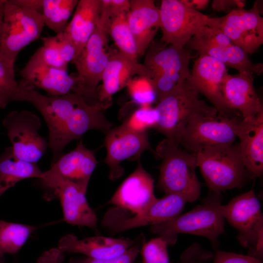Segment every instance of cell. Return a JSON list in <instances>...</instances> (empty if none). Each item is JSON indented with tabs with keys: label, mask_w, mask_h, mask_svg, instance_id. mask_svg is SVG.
<instances>
[{
	"label": "cell",
	"mask_w": 263,
	"mask_h": 263,
	"mask_svg": "<svg viewBox=\"0 0 263 263\" xmlns=\"http://www.w3.org/2000/svg\"><path fill=\"white\" fill-rule=\"evenodd\" d=\"M19 84V101L33 105L47 125L48 146L53 154V163L63 155L64 148L72 140L80 138L90 130L107 132L113 126L103 114V111L106 108L101 104H89L75 93L55 96L44 95L21 79Z\"/></svg>",
	"instance_id": "obj_1"
},
{
	"label": "cell",
	"mask_w": 263,
	"mask_h": 263,
	"mask_svg": "<svg viewBox=\"0 0 263 263\" xmlns=\"http://www.w3.org/2000/svg\"><path fill=\"white\" fill-rule=\"evenodd\" d=\"M222 199L221 193L210 191L201 204L188 212L151 225L150 230L168 246L175 244L178 234L184 233L204 237L216 248L219 236L225 233V219L221 211Z\"/></svg>",
	"instance_id": "obj_2"
},
{
	"label": "cell",
	"mask_w": 263,
	"mask_h": 263,
	"mask_svg": "<svg viewBox=\"0 0 263 263\" xmlns=\"http://www.w3.org/2000/svg\"><path fill=\"white\" fill-rule=\"evenodd\" d=\"M158 120L154 129L166 139L179 145L182 133L194 115L215 116L216 109L201 99L188 78L173 91L157 101L155 107Z\"/></svg>",
	"instance_id": "obj_3"
},
{
	"label": "cell",
	"mask_w": 263,
	"mask_h": 263,
	"mask_svg": "<svg viewBox=\"0 0 263 263\" xmlns=\"http://www.w3.org/2000/svg\"><path fill=\"white\" fill-rule=\"evenodd\" d=\"M155 151L156 157L162 160L157 182L159 189L166 194L180 195L187 203L197 200L201 186L195 171V155L166 138L158 144Z\"/></svg>",
	"instance_id": "obj_4"
},
{
	"label": "cell",
	"mask_w": 263,
	"mask_h": 263,
	"mask_svg": "<svg viewBox=\"0 0 263 263\" xmlns=\"http://www.w3.org/2000/svg\"><path fill=\"white\" fill-rule=\"evenodd\" d=\"M111 18L100 10L97 25L79 56L72 62L77 70L78 82L75 93L89 104H94L96 89L110 56L106 52Z\"/></svg>",
	"instance_id": "obj_5"
},
{
	"label": "cell",
	"mask_w": 263,
	"mask_h": 263,
	"mask_svg": "<svg viewBox=\"0 0 263 263\" xmlns=\"http://www.w3.org/2000/svg\"><path fill=\"white\" fill-rule=\"evenodd\" d=\"M210 190L221 193L242 188L250 176L242 161L239 144L206 149L193 153Z\"/></svg>",
	"instance_id": "obj_6"
},
{
	"label": "cell",
	"mask_w": 263,
	"mask_h": 263,
	"mask_svg": "<svg viewBox=\"0 0 263 263\" xmlns=\"http://www.w3.org/2000/svg\"><path fill=\"white\" fill-rule=\"evenodd\" d=\"M225 219L238 231L241 245L248 248L247 255L263 261V215L253 190L238 195L226 205H221Z\"/></svg>",
	"instance_id": "obj_7"
},
{
	"label": "cell",
	"mask_w": 263,
	"mask_h": 263,
	"mask_svg": "<svg viewBox=\"0 0 263 263\" xmlns=\"http://www.w3.org/2000/svg\"><path fill=\"white\" fill-rule=\"evenodd\" d=\"M191 50L162 42L150 47L144 65L151 73L157 101L173 91L190 75Z\"/></svg>",
	"instance_id": "obj_8"
},
{
	"label": "cell",
	"mask_w": 263,
	"mask_h": 263,
	"mask_svg": "<svg viewBox=\"0 0 263 263\" xmlns=\"http://www.w3.org/2000/svg\"><path fill=\"white\" fill-rule=\"evenodd\" d=\"M44 25L35 10L4 0L0 52L15 62L20 52L40 37Z\"/></svg>",
	"instance_id": "obj_9"
},
{
	"label": "cell",
	"mask_w": 263,
	"mask_h": 263,
	"mask_svg": "<svg viewBox=\"0 0 263 263\" xmlns=\"http://www.w3.org/2000/svg\"><path fill=\"white\" fill-rule=\"evenodd\" d=\"M242 116L226 117L218 114H196L191 117L180 140L191 153L213 148L233 145Z\"/></svg>",
	"instance_id": "obj_10"
},
{
	"label": "cell",
	"mask_w": 263,
	"mask_h": 263,
	"mask_svg": "<svg viewBox=\"0 0 263 263\" xmlns=\"http://www.w3.org/2000/svg\"><path fill=\"white\" fill-rule=\"evenodd\" d=\"M2 124L17 158L33 163L41 159L48 143L38 133L41 123L38 115L27 110L13 111L4 118Z\"/></svg>",
	"instance_id": "obj_11"
},
{
	"label": "cell",
	"mask_w": 263,
	"mask_h": 263,
	"mask_svg": "<svg viewBox=\"0 0 263 263\" xmlns=\"http://www.w3.org/2000/svg\"><path fill=\"white\" fill-rule=\"evenodd\" d=\"M161 42L184 47L210 17L186 5L182 0H162L159 8Z\"/></svg>",
	"instance_id": "obj_12"
},
{
	"label": "cell",
	"mask_w": 263,
	"mask_h": 263,
	"mask_svg": "<svg viewBox=\"0 0 263 263\" xmlns=\"http://www.w3.org/2000/svg\"><path fill=\"white\" fill-rule=\"evenodd\" d=\"M207 26L221 31L248 55L263 43V18L258 1L250 9H235L222 17L210 18Z\"/></svg>",
	"instance_id": "obj_13"
},
{
	"label": "cell",
	"mask_w": 263,
	"mask_h": 263,
	"mask_svg": "<svg viewBox=\"0 0 263 263\" xmlns=\"http://www.w3.org/2000/svg\"><path fill=\"white\" fill-rule=\"evenodd\" d=\"M187 203L183 197L166 194L158 199L144 212L135 215H125L107 210L101 225L110 234L114 235L131 229L152 225L180 215Z\"/></svg>",
	"instance_id": "obj_14"
},
{
	"label": "cell",
	"mask_w": 263,
	"mask_h": 263,
	"mask_svg": "<svg viewBox=\"0 0 263 263\" xmlns=\"http://www.w3.org/2000/svg\"><path fill=\"white\" fill-rule=\"evenodd\" d=\"M156 199L154 180L138 160L135 169L121 183L107 204L113 206L109 210L131 216L144 212Z\"/></svg>",
	"instance_id": "obj_15"
},
{
	"label": "cell",
	"mask_w": 263,
	"mask_h": 263,
	"mask_svg": "<svg viewBox=\"0 0 263 263\" xmlns=\"http://www.w3.org/2000/svg\"><path fill=\"white\" fill-rule=\"evenodd\" d=\"M227 74L226 67L221 62L210 56L199 55L188 79L197 92L211 102L218 115L231 118L241 116L229 106L223 95L222 82Z\"/></svg>",
	"instance_id": "obj_16"
},
{
	"label": "cell",
	"mask_w": 263,
	"mask_h": 263,
	"mask_svg": "<svg viewBox=\"0 0 263 263\" xmlns=\"http://www.w3.org/2000/svg\"><path fill=\"white\" fill-rule=\"evenodd\" d=\"M97 163L93 151L80 141L73 150L52 163L50 169L43 172L39 179L45 188L52 190L62 180L73 182L87 189Z\"/></svg>",
	"instance_id": "obj_17"
},
{
	"label": "cell",
	"mask_w": 263,
	"mask_h": 263,
	"mask_svg": "<svg viewBox=\"0 0 263 263\" xmlns=\"http://www.w3.org/2000/svg\"><path fill=\"white\" fill-rule=\"evenodd\" d=\"M104 144L107 150L104 162L109 168V178L113 181L124 174V169L121 166L123 161L129 159L138 161L146 150L151 151L156 157L147 132H131L120 126L107 132Z\"/></svg>",
	"instance_id": "obj_18"
},
{
	"label": "cell",
	"mask_w": 263,
	"mask_h": 263,
	"mask_svg": "<svg viewBox=\"0 0 263 263\" xmlns=\"http://www.w3.org/2000/svg\"><path fill=\"white\" fill-rule=\"evenodd\" d=\"M136 76L152 78L151 73L143 64L138 63L119 51L110 56L103 72L101 85L97 94V102L109 107L112 96Z\"/></svg>",
	"instance_id": "obj_19"
},
{
	"label": "cell",
	"mask_w": 263,
	"mask_h": 263,
	"mask_svg": "<svg viewBox=\"0 0 263 263\" xmlns=\"http://www.w3.org/2000/svg\"><path fill=\"white\" fill-rule=\"evenodd\" d=\"M21 80L35 88L45 91L48 96H55L75 93L78 82L76 75L67 70L45 65L34 54L19 72Z\"/></svg>",
	"instance_id": "obj_20"
},
{
	"label": "cell",
	"mask_w": 263,
	"mask_h": 263,
	"mask_svg": "<svg viewBox=\"0 0 263 263\" xmlns=\"http://www.w3.org/2000/svg\"><path fill=\"white\" fill-rule=\"evenodd\" d=\"M254 75L243 72L226 75L222 84L224 97L229 106L244 120H252L263 112V106L254 86Z\"/></svg>",
	"instance_id": "obj_21"
},
{
	"label": "cell",
	"mask_w": 263,
	"mask_h": 263,
	"mask_svg": "<svg viewBox=\"0 0 263 263\" xmlns=\"http://www.w3.org/2000/svg\"><path fill=\"white\" fill-rule=\"evenodd\" d=\"M86 191L73 182L62 180L53 189L52 195L59 199L67 223L97 231V217L87 202Z\"/></svg>",
	"instance_id": "obj_22"
},
{
	"label": "cell",
	"mask_w": 263,
	"mask_h": 263,
	"mask_svg": "<svg viewBox=\"0 0 263 263\" xmlns=\"http://www.w3.org/2000/svg\"><path fill=\"white\" fill-rule=\"evenodd\" d=\"M135 241V238H114L102 236L78 239L74 234H67L60 238L57 247L64 253H80L91 258L110 259L123 254Z\"/></svg>",
	"instance_id": "obj_23"
},
{
	"label": "cell",
	"mask_w": 263,
	"mask_h": 263,
	"mask_svg": "<svg viewBox=\"0 0 263 263\" xmlns=\"http://www.w3.org/2000/svg\"><path fill=\"white\" fill-rule=\"evenodd\" d=\"M127 18L139 56L146 52L160 28L159 8L152 0H132Z\"/></svg>",
	"instance_id": "obj_24"
},
{
	"label": "cell",
	"mask_w": 263,
	"mask_h": 263,
	"mask_svg": "<svg viewBox=\"0 0 263 263\" xmlns=\"http://www.w3.org/2000/svg\"><path fill=\"white\" fill-rule=\"evenodd\" d=\"M237 137L243 164L251 178L263 173V112L250 120L239 123Z\"/></svg>",
	"instance_id": "obj_25"
},
{
	"label": "cell",
	"mask_w": 263,
	"mask_h": 263,
	"mask_svg": "<svg viewBox=\"0 0 263 263\" xmlns=\"http://www.w3.org/2000/svg\"><path fill=\"white\" fill-rule=\"evenodd\" d=\"M101 0H80L64 31L79 56L94 32L100 14Z\"/></svg>",
	"instance_id": "obj_26"
},
{
	"label": "cell",
	"mask_w": 263,
	"mask_h": 263,
	"mask_svg": "<svg viewBox=\"0 0 263 263\" xmlns=\"http://www.w3.org/2000/svg\"><path fill=\"white\" fill-rule=\"evenodd\" d=\"M17 5L30 8L41 16L44 24L56 34L63 32L78 0H10Z\"/></svg>",
	"instance_id": "obj_27"
},
{
	"label": "cell",
	"mask_w": 263,
	"mask_h": 263,
	"mask_svg": "<svg viewBox=\"0 0 263 263\" xmlns=\"http://www.w3.org/2000/svg\"><path fill=\"white\" fill-rule=\"evenodd\" d=\"M42 173L36 163L17 158L12 147L6 148L0 154V197L18 182L30 178L40 179Z\"/></svg>",
	"instance_id": "obj_28"
},
{
	"label": "cell",
	"mask_w": 263,
	"mask_h": 263,
	"mask_svg": "<svg viewBox=\"0 0 263 263\" xmlns=\"http://www.w3.org/2000/svg\"><path fill=\"white\" fill-rule=\"evenodd\" d=\"M43 45L34 54L46 65L67 70L76 57L75 47L64 32L42 38Z\"/></svg>",
	"instance_id": "obj_29"
},
{
	"label": "cell",
	"mask_w": 263,
	"mask_h": 263,
	"mask_svg": "<svg viewBox=\"0 0 263 263\" xmlns=\"http://www.w3.org/2000/svg\"><path fill=\"white\" fill-rule=\"evenodd\" d=\"M196 51L199 55L211 56L239 73L252 72L259 75L263 72V63H253L247 53L234 44L225 47L202 48Z\"/></svg>",
	"instance_id": "obj_30"
},
{
	"label": "cell",
	"mask_w": 263,
	"mask_h": 263,
	"mask_svg": "<svg viewBox=\"0 0 263 263\" xmlns=\"http://www.w3.org/2000/svg\"><path fill=\"white\" fill-rule=\"evenodd\" d=\"M35 229L32 225L0 220V257L16 254Z\"/></svg>",
	"instance_id": "obj_31"
},
{
	"label": "cell",
	"mask_w": 263,
	"mask_h": 263,
	"mask_svg": "<svg viewBox=\"0 0 263 263\" xmlns=\"http://www.w3.org/2000/svg\"><path fill=\"white\" fill-rule=\"evenodd\" d=\"M127 13L119 14L111 19L109 34L120 52L136 60L138 57L137 48L128 23Z\"/></svg>",
	"instance_id": "obj_32"
},
{
	"label": "cell",
	"mask_w": 263,
	"mask_h": 263,
	"mask_svg": "<svg viewBox=\"0 0 263 263\" xmlns=\"http://www.w3.org/2000/svg\"><path fill=\"white\" fill-rule=\"evenodd\" d=\"M14 61L0 52V101L5 106L13 101H19V88L15 76Z\"/></svg>",
	"instance_id": "obj_33"
},
{
	"label": "cell",
	"mask_w": 263,
	"mask_h": 263,
	"mask_svg": "<svg viewBox=\"0 0 263 263\" xmlns=\"http://www.w3.org/2000/svg\"><path fill=\"white\" fill-rule=\"evenodd\" d=\"M232 44L231 41L221 31L205 26L199 29L185 47L196 51L202 48L225 47Z\"/></svg>",
	"instance_id": "obj_34"
},
{
	"label": "cell",
	"mask_w": 263,
	"mask_h": 263,
	"mask_svg": "<svg viewBox=\"0 0 263 263\" xmlns=\"http://www.w3.org/2000/svg\"><path fill=\"white\" fill-rule=\"evenodd\" d=\"M157 120L155 107L143 106L134 111L120 126L131 132L144 133L150 128H154Z\"/></svg>",
	"instance_id": "obj_35"
},
{
	"label": "cell",
	"mask_w": 263,
	"mask_h": 263,
	"mask_svg": "<svg viewBox=\"0 0 263 263\" xmlns=\"http://www.w3.org/2000/svg\"><path fill=\"white\" fill-rule=\"evenodd\" d=\"M126 87L132 100L141 106H150L157 100L152 79L146 76H136L131 79Z\"/></svg>",
	"instance_id": "obj_36"
},
{
	"label": "cell",
	"mask_w": 263,
	"mask_h": 263,
	"mask_svg": "<svg viewBox=\"0 0 263 263\" xmlns=\"http://www.w3.org/2000/svg\"><path fill=\"white\" fill-rule=\"evenodd\" d=\"M135 243L122 255L113 258L98 259L87 256L72 257L69 263H134L146 243V238L143 233L135 237Z\"/></svg>",
	"instance_id": "obj_37"
},
{
	"label": "cell",
	"mask_w": 263,
	"mask_h": 263,
	"mask_svg": "<svg viewBox=\"0 0 263 263\" xmlns=\"http://www.w3.org/2000/svg\"><path fill=\"white\" fill-rule=\"evenodd\" d=\"M167 243L160 237L153 238L143 245L140 253L142 263H171L169 259Z\"/></svg>",
	"instance_id": "obj_38"
},
{
	"label": "cell",
	"mask_w": 263,
	"mask_h": 263,
	"mask_svg": "<svg viewBox=\"0 0 263 263\" xmlns=\"http://www.w3.org/2000/svg\"><path fill=\"white\" fill-rule=\"evenodd\" d=\"M213 257L214 253L194 243L182 252L178 263H211Z\"/></svg>",
	"instance_id": "obj_39"
},
{
	"label": "cell",
	"mask_w": 263,
	"mask_h": 263,
	"mask_svg": "<svg viewBox=\"0 0 263 263\" xmlns=\"http://www.w3.org/2000/svg\"><path fill=\"white\" fill-rule=\"evenodd\" d=\"M211 263H263L248 255L216 249Z\"/></svg>",
	"instance_id": "obj_40"
},
{
	"label": "cell",
	"mask_w": 263,
	"mask_h": 263,
	"mask_svg": "<svg viewBox=\"0 0 263 263\" xmlns=\"http://www.w3.org/2000/svg\"><path fill=\"white\" fill-rule=\"evenodd\" d=\"M130 8L129 0H101L100 9L106 12L112 19L122 13H128Z\"/></svg>",
	"instance_id": "obj_41"
},
{
	"label": "cell",
	"mask_w": 263,
	"mask_h": 263,
	"mask_svg": "<svg viewBox=\"0 0 263 263\" xmlns=\"http://www.w3.org/2000/svg\"><path fill=\"white\" fill-rule=\"evenodd\" d=\"M245 3L244 0H214L211 7L215 11L228 13L235 9L244 8Z\"/></svg>",
	"instance_id": "obj_42"
},
{
	"label": "cell",
	"mask_w": 263,
	"mask_h": 263,
	"mask_svg": "<svg viewBox=\"0 0 263 263\" xmlns=\"http://www.w3.org/2000/svg\"><path fill=\"white\" fill-rule=\"evenodd\" d=\"M65 253L58 247L44 251L38 257L36 263H62Z\"/></svg>",
	"instance_id": "obj_43"
},
{
	"label": "cell",
	"mask_w": 263,
	"mask_h": 263,
	"mask_svg": "<svg viewBox=\"0 0 263 263\" xmlns=\"http://www.w3.org/2000/svg\"><path fill=\"white\" fill-rule=\"evenodd\" d=\"M182 1L188 7L199 11L205 9L208 5V0H182Z\"/></svg>",
	"instance_id": "obj_44"
},
{
	"label": "cell",
	"mask_w": 263,
	"mask_h": 263,
	"mask_svg": "<svg viewBox=\"0 0 263 263\" xmlns=\"http://www.w3.org/2000/svg\"><path fill=\"white\" fill-rule=\"evenodd\" d=\"M3 6L4 0H0V44L2 35Z\"/></svg>",
	"instance_id": "obj_45"
},
{
	"label": "cell",
	"mask_w": 263,
	"mask_h": 263,
	"mask_svg": "<svg viewBox=\"0 0 263 263\" xmlns=\"http://www.w3.org/2000/svg\"><path fill=\"white\" fill-rule=\"evenodd\" d=\"M0 263H9L5 262L4 260V257H0Z\"/></svg>",
	"instance_id": "obj_46"
},
{
	"label": "cell",
	"mask_w": 263,
	"mask_h": 263,
	"mask_svg": "<svg viewBox=\"0 0 263 263\" xmlns=\"http://www.w3.org/2000/svg\"><path fill=\"white\" fill-rule=\"evenodd\" d=\"M5 106V105H4V104L3 103V102L1 101H0V109L1 108H4Z\"/></svg>",
	"instance_id": "obj_47"
},
{
	"label": "cell",
	"mask_w": 263,
	"mask_h": 263,
	"mask_svg": "<svg viewBox=\"0 0 263 263\" xmlns=\"http://www.w3.org/2000/svg\"><path fill=\"white\" fill-rule=\"evenodd\" d=\"M142 263L141 262H139V263Z\"/></svg>",
	"instance_id": "obj_48"
}]
</instances>
